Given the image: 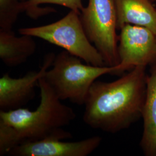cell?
Returning <instances> with one entry per match:
<instances>
[{
    "mask_svg": "<svg viewBox=\"0 0 156 156\" xmlns=\"http://www.w3.org/2000/svg\"><path fill=\"white\" fill-rule=\"evenodd\" d=\"M38 87L41 101L35 110L20 108L0 111V156L27 142L73 138L64 127L75 119V111L62 104L44 76L39 79Z\"/></svg>",
    "mask_w": 156,
    "mask_h": 156,
    "instance_id": "obj_2",
    "label": "cell"
},
{
    "mask_svg": "<svg viewBox=\"0 0 156 156\" xmlns=\"http://www.w3.org/2000/svg\"><path fill=\"white\" fill-rule=\"evenodd\" d=\"M56 55L49 53L45 56L38 71H30L20 78L10 76L8 73L0 78V109L10 111L22 108L33 99L39 79L51 67Z\"/></svg>",
    "mask_w": 156,
    "mask_h": 156,
    "instance_id": "obj_7",
    "label": "cell"
},
{
    "mask_svg": "<svg viewBox=\"0 0 156 156\" xmlns=\"http://www.w3.org/2000/svg\"><path fill=\"white\" fill-rule=\"evenodd\" d=\"M151 66L142 113L144 132L140 145L145 156H156V60Z\"/></svg>",
    "mask_w": 156,
    "mask_h": 156,
    "instance_id": "obj_9",
    "label": "cell"
},
{
    "mask_svg": "<svg viewBox=\"0 0 156 156\" xmlns=\"http://www.w3.org/2000/svg\"><path fill=\"white\" fill-rule=\"evenodd\" d=\"M79 16L88 38L100 52L105 65L117 66L119 57L115 1L89 0Z\"/></svg>",
    "mask_w": 156,
    "mask_h": 156,
    "instance_id": "obj_5",
    "label": "cell"
},
{
    "mask_svg": "<svg viewBox=\"0 0 156 156\" xmlns=\"http://www.w3.org/2000/svg\"><path fill=\"white\" fill-rule=\"evenodd\" d=\"M17 37L11 31L0 30V58L7 67H17L27 62L37 49L34 37Z\"/></svg>",
    "mask_w": 156,
    "mask_h": 156,
    "instance_id": "obj_11",
    "label": "cell"
},
{
    "mask_svg": "<svg viewBox=\"0 0 156 156\" xmlns=\"http://www.w3.org/2000/svg\"><path fill=\"white\" fill-rule=\"evenodd\" d=\"M24 11L21 0H0V30H12L19 14Z\"/></svg>",
    "mask_w": 156,
    "mask_h": 156,
    "instance_id": "obj_13",
    "label": "cell"
},
{
    "mask_svg": "<svg viewBox=\"0 0 156 156\" xmlns=\"http://www.w3.org/2000/svg\"><path fill=\"white\" fill-rule=\"evenodd\" d=\"M146 68L134 67L112 82L95 81L84 104V123L116 133L137 121L142 116L146 94Z\"/></svg>",
    "mask_w": 156,
    "mask_h": 156,
    "instance_id": "obj_1",
    "label": "cell"
},
{
    "mask_svg": "<svg viewBox=\"0 0 156 156\" xmlns=\"http://www.w3.org/2000/svg\"><path fill=\"white\" fill-rule=\"evenodd\" d=\"M24 4V9L29 16L34 19L55 12L53 8L39 7V5L43 4H51L63 6L78 13L83 9L82 0H21Z\"/></svg>",
    "mask_w": 156,
    "mask_h": 156,
    "instance_id": "obj_12",
    "label": "cell"
},
{
    "mask_svg": "<svg viewBox=\"0 0 156 156\" xmlns=\"http://www.w3.org/2000/svg\"><path fill=\"white\" fill-rule=\"evenodd\" d=\"M119 37V64L113 75L122 74L136 66L146 67L156 60V35L143 26L127 24Z\"/></svg>",
    "mask_w": 156,
    "mask_h": 156,
    "instance_id": "obj_6",
    "label": "cell"
},
{
    "mask_svg": "<svg viewBox=\"0 0 156 156\" xmlns=\"http://www.w3.org/2000/svg\"><path fill=\"white\" fill-rule=\"evenodd\" d=\"M19 33L62 48L86 64L100 67L106 66L100 52L85 33L79 14L74 11L71 10L56 22L39 27L20 28Z\"/></svg>",
    "mask_w": 156,
    "mask_h": 156,
    "instance_id": "obj_4",
    "label": "cell"
},
{
    "mask_svg": "<svg viewBox=\"0 0 156 156\" xmlns=\"http://www.w3.org/2000/svg\"><path fill=\"white\" fill-rule=\"evenodd\" d=\"M102 138L94 136L75 142L57 139L31 141L17 145L9 152L11 156H87L100 145Z\"/></svg>",
    "mask_w": 156,
    "mask_h": 156,
    "instance_id": "obj_8",
    "label": "cell"
},
{
    "mask_svg": "<svg viewBox=\"0 0 156 156\" xmlns=\"http://www.w3.org/2000/svg\"><path fill=\"white\" fill-rule=\"evenodd\" d=\"M82 61L64 50L55 56L45 73V80L61 100L83 105L95 81L104 75H113L116 70L115 66H94Z\"/></svg>",
    "mask_w": 156,
    "mask_h": 156,
    "instance_id": "obj_3",
    "label": "cell"
},
{
    "mask_svg": "<svg viewBox=\"0 0 156 156\" xmlns=\"http://www.w3.org/2000/svg\"><path fill=\"white\" fill-rule=\"evenodd\" d=\"M117 30L130 24L147 28L156 35V10L150 0H115Z\"/></svg>",
    "mask_w": 156,
    "mask_h": 156,
    "instance_id": "obj_10",
    "label": "cell"
}]
</instances>
